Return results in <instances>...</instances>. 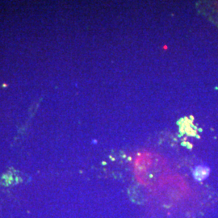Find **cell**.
<instances>
[{
  "mask_svg": "<svg viewBox=\"0 0 218 218\" xmlns=\"http://www.w3.org/2000/svg\"><path fill=\"white\" fill-rule=\"evenodd\" d=\"M208 170L207 168H204V167H198V168H196L195 170L194 175L197 179L201 180L204 179V178L208 175Z\"/></svg>",
  "mask_w": 218,
  "mask_h": 218,
  "instance_id": "cell-1",
  "label": "cell"
}]
</instances>
